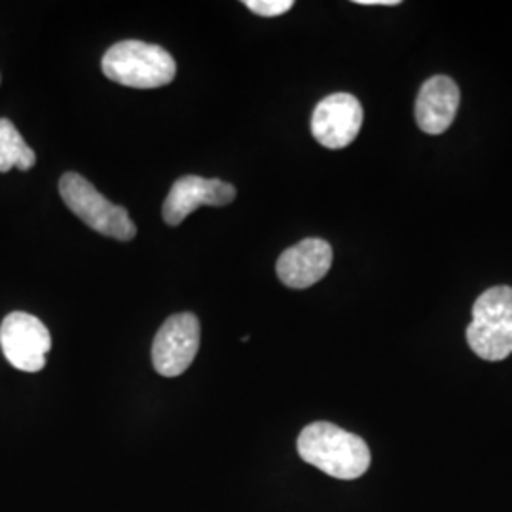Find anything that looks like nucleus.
I'll list each match as a JSON object with an SVG mask.
<instances>
[{
    "label": "nucleus",
    "mask_w": 512,
    "mask_h": 512,
    "mask_svg": "<svg viewBox=\"0 0 512 512\" xmlns=\"http://www.w3.org/2000/svg\"><path fill=\"white\" fill-rule=\"evenodd\" d=\"M332 247L329 241L308 238L287 249L277 260V277L291 289H308L329 274Z\"/></svg>",
    "instance_id": "obj_9"
},
{
    "label": "nucleus",
    "mask_w": 512,
    "mask_h": 512,
    "mask_svg": "<svg viewBox=\"0 0 512 512\" xmlns=\"http://www.w3.org/2000/svg\"><path fill=\"white\" fill-rule=\"evenodd\" d=\"M0 348L14 368L21 372H40L52 349V336L35 315L14 311L0 325Z\"/></svg>",
    "instance_id": "obj_5"
},
{
    "label": "nucleus",
    "mask_w": 512,
    "mask_h": 512,
    "mask_svg": "<svg viewBox=\"0 0 512 512\" xmlns=\"http://www.w3.org/2000/svg\"><path fill=\"white\" fill-rule=\"evenodd\" d=\"M357 4L363 6H397L399 0H355Z\"/></svg>",
    "instance_id": "obj_13"
},
{
    "label": "nucleus",
    "mask_w": 512,
    "mask_h": 512,
    "mask_svg": "<svg viewBox=\"0 0 512 512\" xmlns=\"http://www.w3.org/2000/svg\"><path fill=\"white\" fill-rule=\"evenodd\" d=\"M35 164L37 156L27 147L18 128L8 118H0V173H8L14 167L19 171H29Z\"/></svg>",
    "instance_id": "obj_11"
},
{
    "label": "nucleus",
    "mask_w": 512,
    "mask_h": 512,
    "mask_svg": "<svg viewBox=\"0 0 512 512\" xmlns=\"http://www.w3.org/2000/svg\"><path fill=\"white\" fill-rule=\"evenodd\" d=\"M298 454L306 463L340 480H355L370 467L365 440L329 421L311 423L300 433Z\"/></svg>",
    "instance_id": "obj_1"
},
{
    "label": "nucleus",
    "mask_w": 512,
    "mask_h": 512,
    "mask_svg": "<svg viewBox=\"0 0 512 512\" xmlns=\"http://www.w3.org/2000/svg\"><path fill=\"white\" fill-rule=\"evenodd\" d=\"M236 188L220 179H203L186 175L171 186L165 198L162 215L169 226H179L188 215L203 205L224 207L236 200Z\"/></svg>",
    "instance_id": "obj_8"
},
{
    "label": "nucleus",
    "mask_w": 512,
    "mask_h": 512,
    "mask_svg": "<svg viewBox=\"0 0 512 512\" xmlns=\"http://www.w3.org/2000/svg\"><path fill=\"white\" fill-rule=\"evenodd\" d=\"M200 349V321L194 313L171 315L152 344V363L158 374L175 378L194 363Z\"/></svg>",
    "instance_id": "obj_6"
},
{
    "label": "nucleus",
    "mask_w": 512,
    "mask_h": 512,
    "mask_svg": "<svg viewBox=\"0 0 512 512\" xmlns=\"http://www.w3.org/2000/svg\"><path fill=\"white\" fill-rule=\"evenodd\" d=\"M105 76L128 88L154 90L175 80L177 63L162 46L141 40H122L103 57Z\"/></svg>",
    "instance_id": "obj_2"
},
{
    "label": "nucleus",
    "mask_w": 512,
    "mask_h": 512,
    "mask_svg": "<svg viewBox=\"0 0 512 512\" xmlns=\"http://www.w3.org/2000/svg\"><path fill=\"white\" fill-rule=\"evenodd\" d=\"M458 109V84L448 76H433L421 86L416 101V122L421 131L440 135L452 126Z\"/></svg>",
    "instance_id": "obj_10"
},
{
    "label": "nucleus",
    "mask_w": 512,
    "mask_h": 512,
    "mask_svg": "<svg viewBox=\"0 0 512 512\" xmlns=\"http://www.w3.org/2000/svg\"><path fill=\"white\" fill-rule=\"evenodd\" d=\"M363 107L349 93L325 97L311 116V133L319 145L330 150L351 145L363 126Z\"/></svg>",
    "instance_id": "obj_7"
},
{
    "label": "nucleus",
    "mask_w": 512,
    "mask_h": 512,
    "mask_svg": "<svg viewBox=\"0 0 512 512\" xmlns=\"http://www.w3.org/2000/svg\"><path fill=\"white\" fill-rule=\"evenodd\" d=\"M59 194L74 215L95 232L118 241L135 238L137 228L129 219L128 211L122 205L110 203L82 175L65 173L59 181Z\"/></svg>",
    "instance_id": "obj_4"
},
{
    "label": "nucleus",
    "mask_w": 512,
    "mask_h": 512,
    "mask_svg": "<svg viewBox=\"0 0 512 512\" xmlns=\"http://www.w3.org/2000/svg\"><path fill=\"white\" fill-rule=\"evenodd\" d=\"M467 342L484 361H503L511 355L512 287H492L476 298Z\"/></svg>",
    "instance_id": "obj_3"
},
{
    "label": "nucleus",
    "mask_w": 512,
    "mask_h": 512,
    "mask_svg": "<svg viewBox=\"0 0 512 512\" xmlns=\"http://www.w3.org/2000/svg\"><path fill=\"white\" fill-rule=\"evenodd\" d=\"M245 6L262 18H277L287 14L294 6L293 0H247Z\"/></svg>",
    "instance_id": "obj_12"
}]
</instances>
